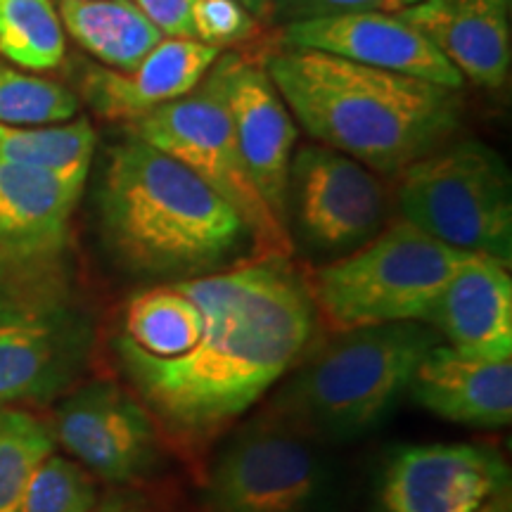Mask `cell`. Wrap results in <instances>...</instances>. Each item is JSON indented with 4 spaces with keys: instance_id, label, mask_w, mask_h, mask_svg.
<instances>
[{
    "instance_id": "5bb4252c",
    "label": "cell",
    "mask_w": 512,
    "mask_h": 512,
    "mask_svg": "<svg viewBox=\"0 0 512 512\" xmlns=\"http://www.w3.org/2000/svg\"><path fill=\"white\" fill-rule=\"evenodd\" d=\"M86 330L72 318L0 304V406L69 392L88 366Z\"/></svg>"
},
{
    "instance_id": "d4e9b609",
    "label": "cell",
    "mask_w": 512,
    "mask_h": 512,
    "mask_svg": "<svg viewBox=\"0 0 512 512\" xmlns=\"http://www.w3.org/2000/svg\"><path fill=\"white\" fill-rule=\"evenodd\" d=\"M100 498V479L79 460L55 451L38 465L19 512H91Z\"/></svg>"
},
{
    "instance_id": "7402d4cb",
    "label": "cell",
    "mask_w": 512,
    "mask_h": 512,
    "mask_svg": "<svg viewBox=\"0 0 512 512\" xmlns=\"http://www.w3.org/2000/svg\"><path fill=\"white\" fill-rule=\"evenodd\" d=\"M0 55L29 72L64 60V27L53 0H0Z\"/></svg>"
},
{
    "instance_id": "4316f807",
    "label": "cell",
    "mask_w": 512,
    "mask_h": 512,
    "mask_svg": "<svg viewBox=\"0 0 512 512\" xmlns=\"http://www.w3.org/2000/svg\"><path fill=\"white\" fill-rule=\"evenodd\" d=\"M422 0H273V10L287 22L316 17L351 15V12H396L413 8Z\"/></svg>"
},
{
    "instance_id": "3957f363",
    "label": "cell",
    "mask_w": 512,
    "mask_h": 512,
    "mask_svg": "<svg viewBox=\"0 0 512 512\" xmlns=\"http://www.w3.org/2000/svg\"><path fill=\"white\" fill-rule=\"evenodd\" d=\"M107 247L145 278H195L254 259L249 230L235 209L188 166L131 136L110 155L100 188Z\"/></svg>"
},
{
    "instance_id": "2e32d148",
    "label": "cell",
    "mask_w": 512,
    "mask_h": 512,
    "mask_svg": "<svg viewBox=\"0 0 512 512\" xmlns=\"http://www.w3.org/2000/svg\"><path fill=\"white\" fill-rule=\"evenodd\" d=\"M508 0H422L396 12L420 31L453 69L479 88H501L510 76Z\"/></svg>"
},
{
    "instance_id": "9a60e30c",
    "label": "cell",
    "mask_w": 512,
    "mask_h": 512,
    "mask_svg": "<svg viewBox=\"0 0 512 512\" xmlns=\"http://www.w3.org/2000/svg\"><path fill=\"white\" fill-rule=\"evenodd\" d=\"M510 266L472 254L448 280L427 325L458 354L479 361H512Z\"/></svg>"
},
{
    "instance_id": "44dd1931",
    "label": "cell",
    "mask_w": 512,
    "mask_h": 512,
    "mask_svg": "<svg viewBox=\"0 0 512 512\" xmlns=\"http://www.w3.org/2000/svg\"><path fill=\"white\" fill-rule=\"evenodd\" d=\"M98 136L86 117L62 124L3 126L0 159L86 185Z\"/></svg>"
},
{
    "instance_id": "ba28073f",
    "label": "cell",
    "mask_w": 512,
    "mask_h": 512,
    "mask_svg": "<svg viewBox=\"0 0 512 512\" xmlns=\"http://www.w3.org/2000/svg\"><path fill=\"white\" fill-rule=\"evenodd\" d=\"M131 136L188 166L223 197L249 230L254 261H290L294 238L249 176L226 105L209 76L181 100L131 121Z\"/></svg>"
},
{
    "instance_id": "4dcf8cb0",
    "label": "cell",
    "mask_w": 512,
    "mask_h": 512,
    "mask_svg": "<svg viewBox=\"0 0 512 512\" xmlns=\"http://www.w3.org/2000/svg\"><path fill=\"white\" fill-rule=\"evenodd\" d=\"M508 3H512V0H508Z\"/></svg>"
},
{
    "instance_id": "83f0119b",
    "label": "cell",
    "mask_w": 512,
    "mask_h": 512,
    "mask_svg": "<svg viewBox=\"0 0 512 512\" xmlns=\"http://www.w3.org/2000/svg\"><path fill=\"white\" fill-rule=\"evenodd\" d=\"M133 3L162 31L164 38H192V0H133Z\"/></svg>"
},
{
    "instance_id": "f546056e",
    "label": "cell",
    "mask_w": 512,
    "mask_h": 512,
    "mask_svg": "<svg viewBox=\"0 0 512 512\" xmlns=\"http://www.w3.org/2000/svg\"><path fill=\"white\" fill-rule=\"evenodd\" d=\"M245 8L252 12V15H268L273 10V0H240Z\"/></svg>"
},
{
    "instance_id": "30bf717a",
    "label": "cell",
    "mask_w": 512,
    "mask_h": 512,
    "mask_svg": "<svg viewBox=\"0 0 512 512\" xmlns=\"http://www.w3.org/2000/svg\"><path fill=\"white\" fill-rule=\"evenodd\" d=\"M387 195L368 166L328 145H304L292 155L287 226L309 249L344 256L380 233Z\"/></svg>"
},
{
    "instance_id": "9c48e42d",
    "label": "cell",
    "mask_w": 512,
    "mask_h": 512,
    "mask_svg": "<svg viewBox=\"0 0 512 512\" xmlns=\"http://www.w3.org/2000/svg\"><path fill=\"white\" fill-rule=\"evenodd\" d=\"M373 512H512L508 460L489 444H403L377 472Z\"/></svg>"
},
{
    "instance_id": "4fadbf2b",
    "label": "cell",
    "mask_w": 512,
    "mask_h": 512,
    "mask_svg": "<svg viewBox=\"0 0 512 512\" xmlns=\"http://www.w3.org/2000/svg\"><path fill=\"white\" fill-rule=\"evenodd\" d=\"M283 43L287 48L318 50L363 67L432 81L453 91H460L465 83L418 29L392 12H351L287 22Z\"/></svg>"
},
{
    "instance_id": "7a4b0ae2",
    "label": "cell",
    "mask_w": 512,
    "mask_h": 512,
    "mask_svg": "<svg viewBox=\"0 0 512 512\" xmlns=\"http://www.w3.org/2000/svg\"><path fill=\"white\" fill-rule=\"evenodd\" d=\"M264 69L316 143L373 174H401L430 155L456 131L463 112L453 88L318 50H278Z\"/></svg>"
},
{
    "instance_id": "603a6c76",
    "label": "cell",
    "mask_w": 512,
    "mask_h": 512,
    "mask_svg": "<svg viewBox=\"0 0 512 512\" xmlns=\"http://www.w3.org/2000/svg\"><path fill=\"white\" fill-rule=\"evenodd\" d=\"M53 425L17 406H0V512H19L38 465L55 453Z\"/></svg>"
},
{
    "instance_id": "52a82bcc",
    "label": "cell",
    "mask_w": 512,
    "mask_h": 512,
    "mask_svg": "<svg viewBox=\"0 0 512 512\" xmlns=\"http://www.w3.org/2000/svg\"><path fill=\"white\" fill-rule=\"evenodd\" d=\"M399 176L401 219L448 247L510 266L512 185L498 152L477 140L441 145Z\"/></svg>"
},
{
    "instance_id": "7c38bea8",
    "label": "cell",
    "mask_w": 512,
    "mask_h": 512,
    "mask_svg": "<svg viewBox=\"0 0 512 512\" xmlns=\"http://www.w3.org/2000/svg\"><path fill=\"white\" fill-rule=\"evenodd\" d=\"M207 76L226 105L240 155L256 190L278 221L287 226V190L297 124L283 95L264 67L238 55L221 53Z\"/></svg>"
},
{
    "instance_id": "277c9868",
    "label": "cell",
    "mask_w": 512,
    "mask_h": 512,
    "mask_svg": "<svg viewBox=\"0 0 512 512\" xmlns=\"http://www.w3.org/2000/svg\"><path fill=\"white\" fill-rule=\"evenodd\" d=\"M437 344L427 323L335 332L316 354L306 351L271 406L320 444H351L389 420Z\"/></svg>"
},
{
    "instance_id": "d6986e66",
    "label": "cell",
    "mask_w": 512,
    "mask_h": 512,
    "mask_svg": "<svg viewBox=\"0 0 512 512\" xmlns=\"http://www.w3.org/2000/svg\"><path fill=\"white\" fill-rule=\"evenodd\" d=\"M408 394L453 425L501 430L512 418V361H479L437 344L415 368Z\"/></svg>"
},
{
    "instance_id": "f1b7e54d",
    "label": "cell",
    "mask_w": 512,
    "mask_h": 512,
    "mask_svg": "<svg viewBox=\"0 0 512 512\" xmlns=\"http://www.w3.org/2000/svg\"><path fill=\"white\" fill-rule=\"evenodd\" d=\"M91 512H162V505L147 494L145 486H117L112 494H102Z\"/></svg>"
},
{
    "instance_id": "ac0fdd59",
    "label": "cell",
    "mask_w": 512,
    "mask_h": 512,
    "mask_svg": "<svg viewBox=\"0 0 512 512\" xmlns=\"http://www.w3.org/2000/svg\"><path fill=\"white\" fill-rule=\"evenodd\" d=\"M221 50L192 38H162L128 72L95 67L83 81L91 105L107 119L131 124L147 112L195 91L219 60Z\"/></svg>"
},
{
    "instance_id": "8fae6325",
    "label": "cell",
    "mask_w": 512,
    "mask_h": 512,
    "mask_svg": "<svg viewBox=\"0 0 512 512\" xmlns=\"http://www.w3.org/2000/svg\"><path fill=\"white\" fill-rule=\"evenodd\" d=\"M53 432L69 458L114 486H145L169 451L143 403L112 380L81 384L64 396Z\"/></svg>"
},
{
    "instance_id": "cb8c5ba5",
    "label": "cell",
    "mask_w": 512,
    "mask_h": 512,
    "mask_svg": "<svg viewBox=\"0 0 512 512\" xmlns=\"http://www.w3.org/2000/svg\"><path fill=\"white\" fill-rule=\"evenodd\" d=\"M79 100L60 83L0 62V124L43 126L69 121Z\"/></svg>"
},
{
    "instance_id": "e0dca14e",
    "label": "cell",
    "mask_w": 512,
    "mask_h": 512,
    "mask_svg": "<svg viewBox=\"0 0 512 512\" xmlns=\"http://www.w3.org/2000/svg\"><path fill=\"white\" fill-rule=\"evenodd\" d=\"M81 183L0 159V266H34L67 245Z\"/></svg>"
},
{
    "instance_id": "484cf974",
    "label": "cell",
    "mask_w": 512,
    "mask_h": 512,
    "mask_svg": "<svg viewBox=\"0 0 512 512\" xmlns=\"http://www.w3.org/2000/svg\"><path fill=\"white\" fill-rule=\"evenodd\" d=\"M192 38L223 50L254 36L256 19L240 0H192Z\"/></svg>"
},
{
    "instance_id": "6da1fadb",
    "label": "cell",
    "mask_w": 512,
    "mask_h": 512,
    "mask_svg": "<svg viewBox=\"0 0 512 512\" xmlns=\"http://www.w3.org/2000/svg\"><path fill=\"white\" fill-rule=\"evenodd\" d=\"M174 283L202 311L195 342L164 361L114 366L166 448L202 470L214 446L311 349L316 311L287 261H247Z\"/></svg>"
},
{
    "instance_id": "5b68a950",
    "label": "cell",
    "mask_w": 512,
    "mask_h": 512,
    "mask_svg": "<svg viewBox=\"0 0 512 512\" xmlns=\"http://www.w3.org/2000/svg\"><path fill=\"white\" fill-rule=\"evenodd\" d=\"M406 219L306 280L316 320L332 335L389 323H427L439 294L470 259Z\"/></svg>"
},
{
    "instance_id": "ffe728a7",
    "label": "cell",
    "mask_w": 512,
    "mask_h": 512,
    "mask_svg": "<svg viewBox=\"0 0 512 512\" xmlns=\"http://www.w3.org/2000/svg\"><path fill=\"white\" fill-rule=\"evenodd\" d=\"M62 27L107 69L128 72L162 41L133 0H60Z\"/></svg>"
},
{
    "instance_id": "8992f818",
    "label": "cell",
    "mask_w": 512,
    "mask_h": 512,
    "mask_svg": "<svg viewBox=\"0 0 512 512\" xmlns=\"http://www.w3.org/2000/svg\"><path fill=\"white\" fill-rule=\"evenodd\" d=\"M325 448L268 403L204 460L200 512H328L335 467Z\"/></svg>"
}]
</instances>
